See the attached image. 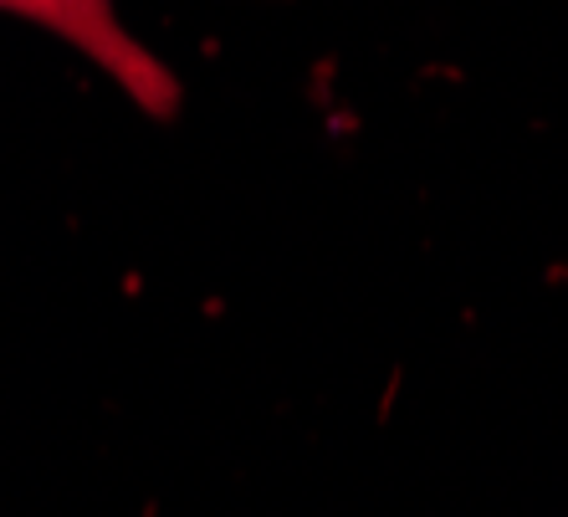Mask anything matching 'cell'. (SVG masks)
Returning <instances> with one entry per match:
<instances>
[{
    "label": "cell",
    "mask_w": 568,
    "mask_h": 517,
    "mask_svg": "<svg viewBox=\"0 0 568 517\" xmlns=\"http://www.w3.org/2000/svg\"><path fill=\"white\" fill-rule=\"evenodd\" d=\"M0 11L21 16L31 27H47L52 37L72 41L93 67H103L108 78L119 82L133 103L154 113V119H170L180 108V82L154 52H149L139 37L113 21L103 0H0Z\"/></svg>",
    "instance_id": "cell-1"
},
{
    "label": "cell",
    "mask_w": 568,
    "mask_h": 517,
    "mask_svg": "<svg viewBox=\"0 0 568 517\" xmlns=\"http://www.w3.org/2000/svg\"><path fill=\"white\" fill-rule=\"evenodd\" d=\"M103 6H108V0H103Z\"/></svg>",
    "instance_id": "cell-2"
}]
</instances>
